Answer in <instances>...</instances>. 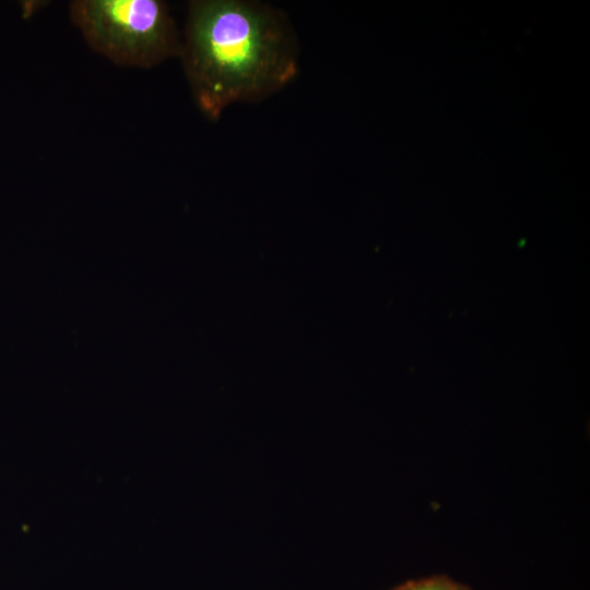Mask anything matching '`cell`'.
I'll return each instance as SVG.
<instances>
[{"label":"cell","mask_w":590,"mask_h":590,"mask_svg":"<svg viewBox=\"0 0 590 590\" xmlns=\"http://www.w3.org/2000/svg\"><path fill=\"white\" fill-rule=\"evenodd\" d=\"M178 58L199 110L216 121L229 105L262 101L291 83L299 46L286 14L273 5L193 0Z\"/></svg>","instance_id":"obj_1"},{"label":"cell","mask_w":590,"mask_h":590,"mask_svg":"<svg viewBox=\"0 0 590 590\" xmlns=\"http://www.w3.org/2000/svg\"><path fill=\"white\" fill-rule=\"evenodd\" d=\"M69 13L88 46L118 66L145 69L179 57L181 35L162 0H74Z\"/></svg>","instance_id":"obj_2"},{"label":"cell","mask_w":590,"mask_h":590,"mask_svg":"<svg viewBox=\"0 0 590 590\" xmlns=\"http://www.w3.org/2000/svg\"><path fill=\"white\" fill-rule=\"evenodd\" d=\"M391 590H470L467 586L447 576H433L409 580Z\"/></svg>","instance_id":"obj_3"}]
</instances>
